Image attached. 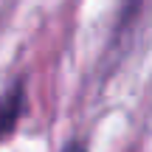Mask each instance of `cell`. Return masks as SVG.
Here are the masks:
<instances>
[{
    "mask_svg": "<svg viewBox=\"0 0 152 152\" xmlns=\"http://www.w3.org/2000/svg\"><path fill=\"white\" fill-rule=\"evenodd\" d=\"M62 152H87V147H85V144H79V141H73V144H68Z\"/></svg>",
    "mask_w": 152,
    "mask_h": 152,
    "instance_id": "2",
    "label": "cell"
},
{
    "mask_svg": "<svg viewBox=\"0 0 152 152\" xmlns=\"http://www.w3.org/2000/svg\"><path fill=\"white\" fill-rule=\"evenodd\" d=\"M20 113H23V87L17 85L6 96H0V141L14 132Z\"/></svg>",
    "mask_w": 152,
    "mask_h": 152,
    "instance_id": "1",
    "label": "cell"
}]
</instances>
